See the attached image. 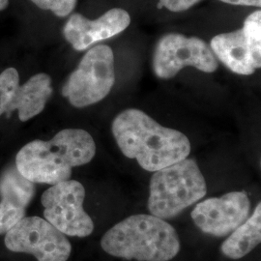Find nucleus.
<instances>
[{
    "instance_id": "nucleus-11",
    "label": "nucleus",
    "mask_w": 261,
    "mask_h": 261,
    "mask_svg": "<svg viewBox=\"0 0 261 261\" xmlns=\"http://www.w3.org/2000/svg\"><path fill=\"white\" fill-rule=\"evenodd\" d=\"M130 17L126 10H109L97 19H88L73 14L63 28V35L75 50H84L95 43L114 37L130 25Z\"/></svg>"
},
{
    "instance_id": "nucleus-15",
    "label": "nucleus",
    "mask_w": 261,
    "mask_h": 261,
    "mask_svg": "<svg viewBox=\"0 0 261 261\" xmlns=\"http://www.w3.org/2000/svg\"><path fill=\"white\" fill-rule=\"evenodd\" d=\"M19 86V75L15 68H8L0 74V116L6 113Z\"/></svg>"
},
{
    "instance_id": "nucleus-1",
    "label": "nucleus",
    "mask_w": 261,
    "mask_h": 261,
    "mask_svg": "<svg viewBox=\"0 0 261 261\" xmlns=\"http://www.w3.org/2000/svg\"><path fill=\"white\" fill-rule=\"evenodd\" d=\"M112 134L122 153L141 168L155 172L186 159L191 143L186 136L160 125L145 112L129 109L112 122Z\"/></svg>"
},
{
    "instance_id": "nucleus-8",
    "label": "nucleus",
    "mask_w": 261,
    "mask_h": 261,
    "mask_svg": "<svg viewBox=\"0 0 261 261\" xmlns=\"http://www.w3.org/2000/svg\"><path fill=\"white\" fill-rule=\"evenodd\" d=\"M5 245L10 251L32 254L38 261H67L72 252L65 234L39 217L22 218L6 232Z\"/></svg>"
},
{
    "instance_id": "nucleus-19",
    "label": "nucleus",
    "mask_w": 261,
    "mask_h": 261,
    "mask_svg": "<svg viewBox=\"0 0 261 261\" xmlns=\"http://www.w3.org/2000/svg\"><path fill=\"white\" fill-rule=\"evenodd\" d=\"M9 5V0H0V11L6 9Z\"/></svg>"
},
{
    "instance_id": "nucleus-16",
    "label": "nucleus",
    "mask_w": 261,
    "mask_h": 261,
    "mask_svg": "<svg viewBox=\"0 0 261 261\" xmlns=\"http://www.w3.org/2000/svg\"><path fill=\"white\" fill-rule=\"evenodd\" d=\"M41 9L53 12L59 18L69 16L76 6L77 0H31Z\"/></svg>"
},
{
    "instance_id": "nucleus-10",
    "label": "nucleus",
    "mask_w": 261,
    "mask_h": 261,
    "mask_svg": "<svg viewBox=\"0 0 261 261\" xmlns=\"http://www.w3.org/2000/svg\"><path fill=\"white\" fill-rule=\"evenodd\" d=\"M250 210L251 201L248 195L244 192H231L199 202L191 216L200 230L223 237L241 225L250 217Z\"/></svg>"
},
{
    "instance_id": "nucleus-5",
    "label": "nucleus",
    "mask_w": 261,
    "mask_h": 261,
    "mask_svg": "<svg viewBox=\"0 0 261 261\" xmlns=\"http://www.w3.org/2000/svg\"><path fill=\"white\" fill-rule=\"evenodd\" d=\"M115 83L114 56L107 45L90 48L62 87L73 107L83 109L105 99Z\"/></svg>"
},
{
    "instance_id": "nucleus-18",
    "label": "nucleus",
    "mask_w": 261,
    "mask_h": 261,
    "mask_svg": "<svg viewBox=\"0 0 261 261\" xmlns=\"http://www.w3.org/2000/svg\"><path fill=\"white\" fill-rule=\"evenodd\" d=\"M224 3L231 5H240V6H254L260 7L261 0H220Z\"/></svg>"
},
{
    "instance_id": "nucleus-6",
    "label": "nucleus",
    "mask_w": 261,
    "mask_h": 261,
    "mask_svg": "<svg viewBox=\"0 0 261 261\" xmlns=\"http://www.w3.org/2000/svg\"><path fill=\"white\" fill-rule=\"evenodd\" d=\"M85 189L75 180H66L47 189L41 197L44 216L62 233L87 237L93 232L92 219L84 209Z\"/></svg>"
},
{
    "instance_id": "nucleus-17",
    "label": "nucleus",
    "mask_w": 261,
    "mask_h": 261,
    "mask_svg": "<svg viewBox=\"0 0 261 261\" xmlns=\"http://www.w3.org/2000/svg\"><path fill=\"white\" fill-rule=\"evenodd\" d=\"M201 0H160V4L163 7L172 12H183L192 8Z\"/></svg>"
},
{
    "instance_id": "nucleus-4",
    "label": "nucleus",
    "mask_w": 261,
    "mask_h": 261,
    "mask_svg": "<svg viewBox=\"0 0 261 261\" xmlns=\"http://www.w3.org/2000/svg\"><path fill=\"white\" fill-rule=\"evenodd\" d=\"M205 179L193 159H184L154 172L150 180L148 210L163 220L180 214L203 198Z\"/></svg>"
},
{
    "instance_id": "nucleus-12",
    "label": "nucleus",
    "mask_w": 261,
    "mask_h": 261,
    "mask_svg": "<svg viewBox=\"0 0 261 261\" xmlns=\"http://www.w3.org/2000/svg\"><path fill=\"white\" fill-rule=\"evenodd\" d=\"M35 194L34 183L20 174L17 167L7 168L0 177V234L6 233L24 218Z\"/></svg>"
},
{
    "instance_id": "nucleus-3",
    "label": "nucleus",
    "mask_w": 261,
    "mask_h": 261,
    "mask_svg": "<svg viewBox=\"0 0 261 261\" xmlns=\"http://www.w3.org/2000/svg\"><path fill=\"white\" fill-rule=\"evenodd\" d=\"M102 249L128 260L168 261L180 251L175 228L153 215L130 216L112 226L101 240Z\"/></svg>"
},
{
    "instance_id": "nucleus-9",
    "label": "nucleus",
    "mask_w": 261,
    "mask_h": 261,
    "mask_svg": "<svg viewBox=\"0 0 261 261\" xmlns=\"http://www.w3.org/2000/svg\"><path fill=\"white\" fill-rule=\"evenodd\" d=\"M261 20L251 16L241 29L215 36L210 47L219 60L238 75L253 74L261 65Z\"/></svg>"
},
{
    "instance_id": "nucleus-2",
    "label": "nucleus",
    "mask_w": 261,
    "mask_h": 261,
    "mask_svg": "<svg viewBox=\"0 0 261 261\" xmlns=\"http://www.w3.org/2000/svg\"><path fill=\"white\" fill-rule=\"evenodd\" d=\"M96 144L83 129H64L48 141L33 140L16 157L20 174L33 183L55 185L69 180L72 168L92 161Z\"/></svg>"
},
{
    "instance_id": "nucleus-13",
    "label": "nucleus",
    "mask_w": 261,
    "mask_h": 261,
    "mask_svg": "<svg viewBox=\"0 0 261 261\" xmlns=\"http://www.w3.org/2000/svg\"><path fill=\"white\" fill-rule=\"evenodd\" d=\"M53 94L51 79L44 73L32 75L28 82L19 84L7 114L19 112L20 121L27 122L44 111Z\"/></svg>"
},
{
    "instance_id": "nucleus-7",
    "label": "nucleus",
    "mask_w": 261,
    "mask_h": 261,
    "mask_svg": "<svg viewBox=\"0 0 261 261\" xmlns=\"http://www.w3.org/2000/svg\"><path fill=\"white\" fill-rule=\"evenodd\" d=\"M194 67L205 73L218 69V60L203 40L170 33L161 38L153 56V69L160 79H171L186 68Z\"/></svg>"
},
{
    "instance_id": "nucleus-14",
    "label": "nucleus",
    "mask_w": 261,
    "mask_h": 261,
    "mask_svg": "<svg viewBox=\"0 0 261 261\" xmlns=\"http://www.w3.org/2000/svg\"><path fill=\"white\" fill-rule=\"evenodd\" d=\"M261 242V204L231 235L223 243L222 252L231 259H240L257 247Z\"/></svg>"
}]
</instances>
